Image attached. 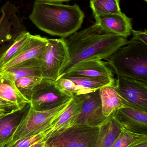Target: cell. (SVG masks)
Segmentation results:
<instances>
[{
    "label": "cell",
    "mask_w": 147,
    "mask_h": 147,
    "mask_svg": "<svg viewBox=\"0 0 147 147\" xmlns=\"http://www.w3.org/2000/svg\"><path fill=\"white\" fill-rule=\"evenodd\" d=\"M64 40L68 58L59 78L84 60H107L118 48L129 41L127 38L103 32L96 23L76 32Z\"/></svg>",
    "instance_id": "6da1fadb"
},
{
    "label": "cell",
    "mask_w": 147,
    "mask_h": 147,
    "mask_svg": "<svg viewBox=\"0 0 147 147\" xmlns=\"http://www.w3.org/2000/svg\"><path fill=\"white\" fill-rule=\"evenodd\" d=\"M85 14L77 4L34 2L29 18L38 28L46 33L66 38L81 28Z\"/></svg>",
    "instance_id": "7a4b0ae2"
},
{
    "label": "cell",
    "mask_w": 147,
    "mask_h": 147,
    "mask_svg": "<svg viewBox=\"0 0 147 147\" xmlns=\"http://www.w3.org/2000/svg\"><path fill=\"white\" fill-rule=\"evenodd\" d=\"M107 60L117 77L130 78L147 84V45L130 40Z\"/></svg>",
    "instance_id": "3957f363"
},
{
    "label": "cell",
    "mask_w": 147,
    "mask_h": 147,
    "mask_svg": "<svg viewBox=\"0 0 147 147\" xmlns=\"http://www.w3.org/2000/svg\"><path fill=\"white\" fill-rule=\"evenodd\" d=\"M70 101L48 110L38 111L30 108L6 146L22 138L45 132L53 121L64 111Z\"/></svg>",
    "instance_id": "277c9868"
},
{
    "label": "cell",
    "mask_w": 147,
    "mask_h": 147,
    "mask_svg": "<svg viewBox=\"0 0 147 147\" xmlns=\"http://www.w3.org/2000/svg\"><path fill=\"white\" fill-rule=\"evenodd\" d=\"M26 31L19 7L9 1L6 2L0 9V59L17 37Z\"/></svg>",
    "instance_id": "5b68a950"
},
{
    "label": "cell",
    "mask_w": 147,
    "mask_h": 147,
    "mask_svg": "<svg viewBox=\"0 0 147 147\" xmlns=\"http://www.w3.org/2000/svg\"><path fill=\"white\" fill-rule=\"evenodd\" d=\"M72 98L64 93L54 80L42 78L33 90L30 106L38 111L48 110L70 101Z\"/></svg>",
    "instance_id": "8992f818"
},
{
    "label": "cell",
    "mask_w": 147,
    "mask_h": 147,
    "mask_svg": "<svg viewBox=\"0 0 147 147\" xmlns=\"http://www.w3.org/2000/svg\"><path fill=\"white\" fill-rule=\"evenodd\" d=\"M47 45L39 57L42 78L56 81L68 58V51L64 38H47Z\"/></svg>",
    "instance_id": "52a82bcc"
},
{
    "label": "cell",
    "mask_w": 147,
    "mask_h": 147,
    "mask_svg": "<svg viewBox=\"0 0 147 147\" xmlns=\"http://www.w3.org/2000/svg\"><path fill=\"white\" fill-rule=\"evenodd\" d=\"M99 127L73 126L49 137L44 147H82L98 136Z\"/></svg>",
    "instance_id": "ba28073f"
},
{
    "label": "cell",
    "mask_w": 147,
    "mask_h": 147,
    "mask_svg": "<svg viewBox=\"0 0 147 147\" xmlns=\"http://www.w3.org/2000/svg\"><path fill=\"white\" fill-rule=\"evenodd\" d=\"M115 86L120 95L134 108L147 111V84L130 78L117 77Z\"/></svg>",
    "instance_id": "9c48e42d"
},
{
    "label": "cell",
    "mask_w": 147,
    "mask_h": 147,
    "mask_svg": "<svg viewBox=\"0 0 147 147\" xmlns=\"http://www.w3.org/2000/svg\"><path fill=\"white\" fill-rule=\"evenodd\" d=\"M99 90L85 94L83 104L74 126L96 127L106 121L108 117L103 115Z\"/></svg>",
    "instance_id": "30bf717a"
},
{
    "label": "cell",
    "mask_w": 147,
    "mask_h": 147,
    "mask_svg": "<svg viewBox=\"0 0 147 147\" xmlns=\"http://www.w3.org/2000/svg\"><path fill=\"white\" fill-rule=\"evenodd\" d=\"M85 94L75 96L64 111L53 121L44 132L45 142L49 137L74 126L84 101Z\"/></svg>",
    "instance_id": "8fae6325"
},
{
    "label": "cell",
    "mask_w": 147,
    "mask_h": 147,
    "mask_svg": "<svg viewBox=\"0 0 147 147\" xmlns=\"http://www.w3.org/2000/svg\"><path fill=\"white\" fill-rule=\"evenodd\" d=\"M95 23L101 30L123 38L130 36L132 32V19L124 13L94 15Z\"/></svg>",
    "instance_id": "7c38bea8"
},
{
    "label": "cell",
    "mask_w": 147,
    "mask_h": 147,
    "mask_svg": "<svg viewBox=\"0 0 147 147\" xmlns=\"http://www.w3.org/2000/svg\"><path fill=\"white\" fill-rule=\"evenodd\" d=\"M122 128L135 134L147 135V111L124 107L114 112Z\"/></svg>",
    "instance_id": "4fadbf2b"
},
{
    "label": "cell",
    "mask_w": 147,
    "mask_h": 147,
    "mask_svg": "<svg viewBox=\"0 0 147 147\" xmlns=\"http://www.w3.org/2000/svg\"><path fill=\"white\" fill-rule=\"evenodd\" d=\"M70 76L105 78L114 79L113 70L107 62L97 59L82 61L72 67L60 78Z\"/></svg>",
    "instance_id": "5bb4252c"
},
{
    "label": "cell",
    "mask_w": 147,
    "mask_h": 147,
    "mask_svg": "<svg viewBox=\"0 0 147 147\" xmlns=\"http://www.w3.org/2000/svg\"><path fill=\"white\" fill-rule=\"evenodd\" d=\"M47 42V38L41 37L40 35L31 34L26 43L16 56L0 71L6 70L26 60L39 57L45 51Z\"/></svg>",
    "instance_id": "9a60e30c"
},
{
    "label": "cell",
    "mask_w": 147,
    "mask_h": 147,
    "mask_svg": "<svg viewBox=\"0 0 147 147\" xmlns=\"http://www.w3.org/2000/svg\"><path fill=\"white\" fill-rule=\"evenodd\" d=\"M30 108V103L26 104L20 109L0 118V146L5 147L8 143Z\"/></svg>",
    "instance_id": "2e32d148"
},
{
    "label": "cell",
    "mask_w": 147,
    "mask_h": 147,
    "mask_svg": "<svg viewBox=\"0 0 147 147\" xmlns=\"http://www.w3.org/2000/svg\"><path fill=\"white\" fill-rule=\"evenodd\" d=\"M99 92L102 111L105 117H108L121 108H133L120 95L116 88L115 84L104 86L99 90Z\"/></svg>",
    "instance_id": "e0dca14e"
},
{
    "label": "cell",
    "mask_w": 147,
    "mask_h": 147,
    "mask_svg": "<svg viewBox=\"0 0 147 147\" xmlns=\"http://www.w3.org/2000/svg\"><path fill=\"white\" fill-rule=\"evenodd\" d=\"M0 97L20 108L30 103V101L24 97L17 89L12 74L6 71H0Z\"/></svg>",
    "instance_id": "ac0fdd59"
},
{
    "label": "cell",
    "mask_w": 147,
    "mask_h": 147,
    "mask_svg": "<svg viewBox=\"0 0 147 147\" xmlns=\"http://www.w3.org/2000/svg\"><path fill=\"white\" fill-rule=\"evenodd\" d=\"M121 131V127L112 113L99 127L96 147H110Z\"/></svg>",
    "instance_id": "d6986e66"
},
{
    "label": "cell",
    "mask_w": 147,
    "mask_h": 147,
    "mask_svg": "<svg viewBox=\"0 0 147 147\" xmlns=\"http://www.w3.org/2000/svg\"><path fill=\"white\" fill-rule=\"evenodd\" d=\"M5 71L12 74L15 80L23 77L42 78L41 64L39 58L26 60Z\"/></svg>",
    "instance_id": "ffe728a7"
},
{
    "label": "cell",
    "mask_w": 147,
    "mask_h": 147,
    "mask_svg": "<svg viewBox=\"0 0 147 147\" xmlns=\"http://www.w3.org/2000/svg\"><path fill=\"white\" fill-rule=\"evenodd\" d=\"M66 77L83 88L94 92L104 86L115 84L116 79L105 78H91L83 76Z\"/></svg>",
    "instance_id": "44dd1931"
},
{
    "label": "cell",
    "mask_w": 147,
    "mask_h": 147,
    "mask_svg": "<svg viewBox=\"0 0 147 147\" xmlns=\"http://www.w3.org/2000/svg\"><path fill=\"white\" fill-rule=\"evenodd\" d=\"M90 5L93 16L122 13L117 0H90Z\"/></svg>",
    "instance_id": "7402d4cb"
},
{
    "label": "cell",
    "mask_w": 147,
    "mask_h": 147,
    "mask_svg": "<svg viewBox=\"0 0 147 147\" xmlns=\"http://www.w3.org/2000/svg\"><path fill=\"white\" fill-rule=\"evenodd\" d=\"M30 35L31 34L30 33L26 31L22 33L17 37L13 45L0 59V71L16 56V54L26 43Z\"/></svg>",
    "instance_id": "603a6c76"
},
{
    "label": "cell",
    "mask_w": 147,
    "mask_h": 147,
    "mask_svg": "<svg viewBox=\"0 0 147 147\" xmlns=\"http://www.w3.org/2000/svg\"><path fill=\"white\" fill-rule=\"evenodd\" d=\"M147 141V135L135 134L122 128L121 131L110 147H128Z\"/></svg>",
    "instance_id": "cb8c5ba5"
},
{
    "label": "cell",
    "mask_w": 147,
    "mask_h": 147,
    "mask_svg": "<svg viewBox=\"0 0 147 147\" xmlns=\"http://www.w3.org/2000/svg\"><path fill=\"white\" fill-rule=\"evenodd\" d=\"M56 84L66 94L73 97L77 95H84L93 92L77 85L76 83L66 77H61L55 81Z\"/></svg>",
    "instance_id": "d4e9b609"
},
{
    "label": "cell",
    "mask_w": 147,
    "mask_h": 147,
    "mask_svg": "<svg viewBox=\"0 0 147 147\" xmlns=\"http://www.w3.org/2000/svg\"><path fill=\"white\" fill-rule=\"evenodd\" d=\"M42 79L38 77H23L16 80L15 83L22 95L30 101L33 90Z\"/></svg>",
    "instance_id": "484cf974"
},
{
    "label": "cell",
    "mask_w": 147,
    "mask_h": 147,
    "mask_svg": "<svg viewBox=\"0 0 147 147\" xmlns=\"http://www.w3.org/2000/svg\"><path fill=\"white\" fill-rule=\"evenodd\" d=\"M45 142L44 132L33 136L22 138L15 142L11 145H7L5 147H29L40 141Z\"/></svg>",
    "instance_id": "4316f807"
},
{
    "label": "cell",
    "mask_w": 147,
    "mask_h": 147,
    "mask_svg": "<svg viewBox=\"0 0 147 147\" xmlns=\"http://www.w3.org/2000/svg\"><path fill=\"white\" fill-rule=\"evenodd\" d=\"M131 33L133 34V37L131 40L139 41L147 45V31L146 29L144 31L132 29Z\"/></svg>",
    "instance_id": "83f0119b"
},
{
    "label": "cell",
    "mask_w": 147,
    "mask_h": 147,
    "mask_svg": "<svg viewBox=\"0 0 147 147\" xmlns=\"http://www.w3.org/2000/svg\"><path fill=\"white\" fill-rule=\"evenodd\" d=\"M0 107L9 111H14L21 108L18 107L15 104L5 100L1 97H0Z\"/></svg>",
    "instance_id": "f1b7e54d"
},
{
    "label": "cell",
    "mask_w": 147,
    "mask_h": 147,
    "mask_svg": "<svg viewBox=\"0 0 147 147\" xmlns=\"http://www.w3.org/2000/svg\"><path fill=\"white\" fill-rule=\"evenodd\" d=\"M36 1L44 3H62L65 2H68L72 0H35Z\"/></svg>",
    "instance_id": "f546056e"
},
{
    "label": "cell",
    "mask_w": 147,
    "mask_h": 147,
    "mask_svg": "<svg viewBox=\"0 0 147 147\" xmlns=\"http://www.w3.org/2000/svg\"><path fill=\"white\" fill-rule=\"evenodd\" d=\"M128 147H147V141L138 142Z\"/></svg>",
    "instance_id": "4dcf8cb0"
},
{
    "label": "cell",
    "mask_w": 147,
    "mask_h": 147,
    "mask_svg": "<svg viewBox=\"0 0 147 147\" xmlns=\"http://www.w3.org/2000/svg\"><path fill=\"white\" fill-rule=\"evenodd\" d=\"M12 111H8L0 107V118H1L3 117L4 116L6 115H7L9 113H10Z\"/></svg>",
    "instance_id": "1f68e13d"
},
{
    "label": "cell",
    "mask_w": 147,
    "mask_h": 147,
    "mask_svg": "<svg viewBox=\"0 0 147 147\" xmlns=\"http://www.w3.org/2000/svg\"><path fill=\"white\" fill-rule=\"evenodd\" d=\"M45 143V142L43 141L39 142L29 147H44Z\"/></svg>",
    "instance_id": "d6a6232c"
},
{
    "label": "cell",
    "mask_w": 147,
    "mask_h": 147,
    "mask_svg": "<svg viewBox=\"0 0 147 147\" xmlns=\"http://www.w3.org/2000/svg\"><path fill=\"white\" fill-rule=\"evenodd\" d=\"M117 1L119 2H120V0H117Z\"/></svg>",
    "instance_id": "836d02e7"
},
{
    "label": "cell",
    "mask_w": 147,
    "mask_h": 147,
    "mask_svg": "<svg viewBox=\"0 0 147 147\" xmlns=\"http://www.w3.org/2000/svg\"><path fill=\"white\" fill-rule=\"evenodd\" d=\"M144 1H145L146 2H147V0H144Z\"/></svg>",
    "instance_id": "e575fe53"
}]
</instances>
